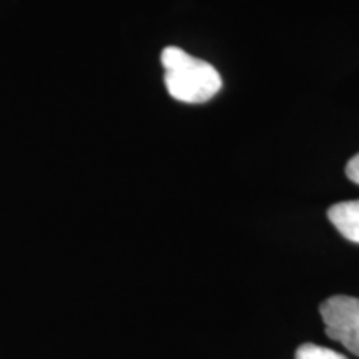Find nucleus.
Masks as SVG:
<instances>
[{"mask_svg":"<svg viewBox=\"0 0 359 359\" xmlns=\"http://www.w3.org/2000/svg\"><path fill=\"white\" fill-rule=\"evenodd\" d=\"M161 65L165 69V85L175 100L203 103L222 90V77L218 70L180 47L163 48Z\"/></svg>","mask_w":359,"mask_h":359,"instance_id":"nucleus-1","label":"nucleus"},{"mask_svg":"<svg viewBox=\"0 0 359 359\" xmlns=\"http://www.w3.org/2000/svg\"><path fill=\"white\" fill-rule=\"evenodd\" d=\"M320 313L326 334L359 356V299L343 294L333 296L321 304Z\"/></svg>","mask_w":359,"mask_h":359,"instance_id":"nucleus-2","label":"nucleus"},{"mask_svg":"<svg viewBox=\"0 0 359 359\" xmlns=\"http://www.w3.org/2000/svg\"><path fill=\"white\" fill-rule=\"evenodd\" d=\"M327 218L346 240L359 245V200L333 205L327 210Z\"/></svg>","mask_w":359,"mask_h":359,"instance_id":"nucleus-3","label":"nucleus"},{"mask_svg":"<svg viewBox=\"0 0 359 359\" xmlns=\"http://www.w3.org/2000/svg\"><path fill=\"white\" fill-rule=\"evenodd\" d=\"M296 359H348V358L333 351V349L330 348H323V346H318V344L306 343L298 348V351H296Z\"/></svg>","mask_w":359,"mask_h":359,"instance_id":"nucleus-4","label":"nucleus"},{"mask_svg":"<svg viewBox=\"0 0 359 359\" xmlns=\"http://www.w3.org/2000/svg\"><path fill=\"white\" fill-rule=\"evenodd\" d=\"M346 175L353 183L359 185V154L354 155L346 165Z\"/></svg>","mask_w":359,"mask_h":359,"instance_id":"nucleus-5","label":"nucleus"}]
</instances>
